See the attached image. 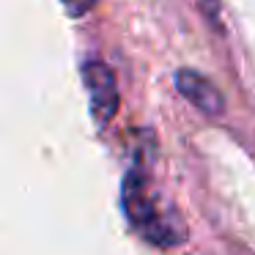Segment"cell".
Listing matches in <instances>:
<instances>
[{"label":"cell","mask_w":255,"mask_h":255,"mask_svg":"<svg viewBox=\"0 0 255 255\" xmlns=\"http://www.w3.org/2000/svg\"><path fill=\"white\" fill-rule=\"evenodd\" d=\"M124 209L129 214V222L154 244H178L184 236V228L170 217L159 203L156 192L148 184V173L132 170L124 184Z\"/></svg>","instance_id":"1"},{"label":"cell","mask_w":255,"mask_h":255,"mask_svg":"<svg viewBox=\"0 0 255 255\" xmlns=\"http://www.w3.org/2000/svg\"><path fill=\"white\" fill-rule=\"evenodd\" d=\"M178 88L181 94L192 102L195 107H200L203 113H220L222 110V96L217 94V88L198 72H181L178 74Z\"/></svg>","instance_id":"3"},{"label":"cell","mask_w":255,"mask_h":255,"mask_svg":"<svg viewBox=\"0 0 255 255\" xmlns=\"http://www.w3.org/2000/svg\"><path fill=\"white\" fill-rule=\"evenodd\" d=\"M83 77H85V85H88L91 107H94L96 121L107 124L118 107V91H116V80H113L110 69L99 61H88L83 69Z\"/></svg>","instance_id":"2"},{"label":"cell","mask_w":255,"mask_h":255,"mask_svg":"<svg viewBox=\"0 0 255 255\" xmlns=\"http://www.w3.org/2000/svg\"><path fill=\"white\" fill-rule=\"evenodd\" d=\"M63 3H66V8L72 14H85L91 6H94V0H63Z\"/></svg>","instance_id":"4"}]
</instances>
